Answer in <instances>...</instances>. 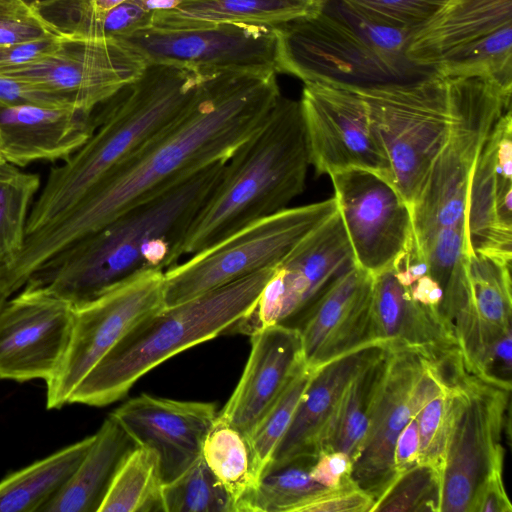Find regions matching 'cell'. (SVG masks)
<instances>
[{
  "mask_svg": "<svg viewBox=\"0 0 512 512\" xmlns=\"http://www.w3.org/2000/svg\"><path fill=\"white\" fill-rule=\"evenodd\" d=\"M280 96L272 70L209 76L176 121L110 171L58 223L25 241L10 273L27 280L64 248L127 209L187 175L228 160L265 123Z\"/></svg>",
  "mask_w": 512,
  "mask_h": 512,
  "instance_id": "1",
  "label": "cell"
},
{
  "mask_svg": "<svg viewBox=\"0 0 512 512\" xmlns=\"http://www.w3.org/2000/svg\"><path fill=\"white\" fill-rule=\"evenodd\" d=\"M226 161L179 179L76 240L41 265L24 286L77 308L138 272L171 268L181 259L187 231Z\"/></svg>",
  "mask_w": 512,
  "mask_h": 512,
  "instance_id": "2",
  "label": "cell"
},
{
  "mask_svg": "<svg viewBox=\"0 0 512 512\" xmlns=\"http://www.w3.org/2000/svg\"><path fill=\"white\" fill-rule=\"evenodd\" d=\"M211 75L162 63L142 73L99 106L89 139L51 168L30 209L25 240L63 219L110 171L176 121Z\"/></svg>",
  "mask_w": 512,
  "mask_h": 512,
  "instance_id": "3",
  "label": "cell"
},
{
  "mask_svg": "<svg viewBox=\"0 0 512 512\" xmlns=\"http://www.w3.org/2000/svg\"><path fill=\"white\" fill-rule=\"evenodd\" d=\"M449 125L411 216L415 244L429 274L445 290L473 252L466 231V201L477 157L511 92L489 78L445 77Z\"/></svg>",
  "mask_w": 512,
  "mask_h": 512,
  "instance_id": "4",
  "label": "cell"
},
{
  "mask_svg": "<svg viewBox=\"0 0 512 512\" xmlns=\"http://www.w3.org/2000/svg\"><path fill=\"white\" fill-rule=\"evenodd\" d=\"M310 156L299 100L280 96L265 123L225 162L190 225L181 258L287 208L305 189Z\"/></svg>",
  "mask_w": 512,
  "mask_h": 512,
  "instance_id": "5",
  "label": "cell"
},
{
  "mask_svg": "<svg viewBox=\"0 0 512 512\" xmlns=\"http://www.w3.org/2000/svg\"><path fill=\"white\" fill-rule=\"evenodd\" d=\"M274 268L262 269L146 317L82 379L68 404L100 407L114 403L162 362L234 328L254 309Z\"/></svg>",
  "mask_w": 512,
  "mask_h": 512,
  "instance_id": "6",
  "label": "cell"
},
{
  "mask_svg": "<svg viewBox=\"0 0 512 512\" xmlns=\"http://www.w3.org/2000/svg\"><path fill=\"white\" fill-rule=\"evenodd\" d=\"M276 73L352 86L404 82L435 71L376 47L342 0H327L314 13L274 27Z\"/></svg>",
  "mask_w": 512,
  "mask_h": 512,
  "instance_id": "7",
  "label": "cell"
},
{
  "mask_svg": "<svg viewBox=\"0 0 512 512\" xmlns=\"http://www.w3.org/2000/svg\"><path fill=\"white\" fill-rule=\"evenodd\" d=\"M346 86L365 102L389 161L390 183L411 212L446 138L449 125L446 78L434 72L404 82Z\"/></svg>",
  "mask_w": 512,
  "mask_h": 512,
  "instance_id": "8",
  "label": "cell"
},
{
  "mask_svg": "<svg viewBox=\"0 0 512 512\" xmlns=\"http://www.w3.org/2000/svg\"><path fill=\"white\" fill-rule=\"evenodd\" d=\"M337 211L334 197L285 208L167 269L165 307L266 268L276 267L311 231Z\"/></svg>",
  "mask_w": 512,
  "mask_h": 512,
  "instance_id": "9",
  "label": "cell"
},
{
  "mask_svg": "<svg viewBox=\"0 0 512 512\" xmlns=\"http://www.w3.org/2000/svg\"><path fill=\"white\" fill-rule=\"evenodd\" d=\"M440 309L469 372L511 389V265L471 252Z\"/></svg>",
  "mask_w": 512,
  "mask_h": 512,
  "instance_id": "10",
  "label": "cell"
},
{
  "mask_svg": "<svg viewBox=\"0 0 512 512\" xmlns=\"http://www.w3.org/2000/svg\"><path fill=\"white\" fill-rule=\"evenodd\" d=\"M451 385L440 512H472L483 482L503 472L502 432L511 389L468 370Z\"/></svg>",
  "mask_w": 512,
  "mask_h": 512,
  "instance_id": "11",
  "label": "cell"
},
{
  "mask_svg": "<svg viewBox=\"0 0 512 512\" xmlns=\"http://www.w3.org/2000/svg\"><path fill=\"white\" fill-rule=\"evenodd\" d=\"M165 271L138 272L74 308L70 341L57 373L46 381L47 409L68 404L93 367L138 323L164 304Z\"/></svg>",
  "mask_w": 512,
  "mask_h": 512,
  "instance_id": "12",
  "label": "cell"
},
{
  "mask_svg": "<svg viewBox=\"0 0 512 512\" xmlns=\"http://www.w3.org/2000/svg\"><path fill=\"white\" fill-rule=\"evenodd\" d=\"M355 265L338 211L305 236L274 268L251 313L234 328L251 335L300 317Z\"/></svg>",
  "mask_w": 512,
  "mask_h": 512,
  "instance_id": "13",
  "label": "cell"
},
{
  "mask_svg": "<svg viewBox=\"0 0 512 512\" xmlns=\"http://www.w3.org/2000/svg\"><path fill=\"white\" fill-rule=\"evenodd\" d=\"M299 102L317 175L362 169L390 183L388 158L356 92L343 84L305 82Z\"/></svg>",
  "mask_w": 512,
  "mask_h": 512,
  "instance_id": "14",
  "label": "cell"
},
{
  "mask_svg": "<svg viewBox=\"0 0 512 512\" xmlns=\"http://www.w3.org/2000/svg\"><path fill=\"white\" fill-rule=\"evenodd\" d=\"M117 39L141 54L147 64H172L203 75L275 71L274 27L224 23L210 28L166 29L148 25Z\"/></svg>",
  "mask_w": 512,
  "mask_h": 512,
  "instance_id": "15",
  "label": "cell"
},
{
  "mask_svg": "<svg viewBox=\"0 0 512 512\" xmlns=\"http://www.w3.org/2000/svg\"><path fill=\"white\" fill-rule=\"evenodd\" d=\"M147 66L144 57L118 39L68 41L34 63L0 74L29 82L92 114Z\"/></svg>",
  "mask_w": 512,
  "mask_h": 512,
  "instance_id": "16",
  "label": "cell"
},
{
  "mask_svg": "<svg viewBox=\"0 0 512 512\" xmlns=\"http://www.w3.org/2000/svg\"><path fill=\"white\" fill-rule=\"evenodd\" d=\"M329 177L355 264L372 276L392 267L414 241L406 202L391 183L366 170Z\"/></svg>",
  "mask_w": 512,
  "mask_h": 512,
  "instance_id": "17",
  "label": "cell"
},
{
  "mask_svg": "<svg viewBox=\"0 0 512 512\" xmlns=\"http://www.w3.org/2000/svg\"><path fill=\"white\" fill-rule=\"evenodd\" d=\"M74 307L40 289L23 287L0 310V379L48 381L65 357Z\"/></svg>",
  "mask_w": 512,
  "mask_h": 512,
  "instance_id": "18",
  "label": "cell"
},
{
  "mask_svg": "<svg viewBox=\"0 0 512 512\" xmlns=\"http://www.w3.org/2000/svg\"><path fill=\"white\" fill-rule=\"evenodd\" d=\"M466 231L473 252L511 265V108L493 125L473 167L466 201Z\"/></svg>",
  "mask_w": 512,
  "mask_h": 512,
  "instance_id": "19",
  "label": "cell"
},
{
  "mask_svg": "<svg viewBox=\"0 0 512 512\" xmlns=\"http://www.w3.org/2000/svg\"><path fill=\"white\" fill-rule=\"evenodd\" d=\"M110 414L138 446L156 452L165 484L201 456L203 441L218 413L213 403L173 400L144 393Z\"/></svg>",
  "mask_w": 512,
  "mask_h": 512,
  "instance_id": "20",
  "label": "cell"
},
{
  "mask_svg": "<svg viewBox=\"0 0 512 512\" xmlns=\"http://www.w3.org/2000/svg\"><path fill=\"white\" fill-rule=\"evenodd\" d=\"M421 364V352L409 348H390L365 441L351 474L356 484L374 502L396 479L394 447L400 432L412 417L410 395Z\"/></svg>",
  "mask_w": 512,
  "mask_h": 512,
  "instance_id": "21",
  "label": "cell"
},
{
  "mask_svg": "<svg viewBox=\"0 0 512 512\" xmlns=\"http://www.w3.org/2000/svg\"><path fill=\"white\" fill-rule=\"evenodd\" d=\"M373 276L356 264L335 279L300 317L303 358L319 368L371 339Z\"/></svg>",
  "mask_w": 512,
  "mask_h": 512,
  "instance_id": "22",
  "label": "cell"
},
{
  "mask_svg": "<svg viewBox=\"0 0 512 512\" xmlns=\"http://www.w3.org/2000/svg\"><path fill=\"white\" fill-rule=\"evenodd\" d=\"M250 336L251 351L241 378L219 413L247 436L305 364L297 327L278 324Z\"/></svg>",
  "mask_w": 512,
  "mask_h": 512,
  "instance_id": "23",
  "label": "cell"
},
{
  "mask_svg": "<svg viewBox=\"0 0 512 512\" xmlns=\"http://www.w3.org/2000/svg\"><path fill=\"white\" fill-rule=\"evenodd\" d=\"M93 130V113L0 104V154L17 167L36 161H65L89 139Z\"/></svg>",
  "mask_w": 512,
  "mask_h": 512,
  "instance_id": "24",
  "label": "cell"
},
{
  "mask_svg": "<svg viewBox=\"0 0 512 512\" xmlns=\"http://www.w3.org/2000/svg\"><path fill=\"white\" fill-rule=\"evenodd\" d=\"M388 347L381 341L366 343L316 369L267 471L296 460L317 458L320 436L344 388Z\"/></svg>",
  "mask_w": 512,
  "mask_h": 512,
  "instance_id": "25",
  "label": "cell"
},
{
  "mask_svg": "<svg viewBox=\"0 0 512 512\" xmlns=\"http://www.w3.org/2000/svg\"><path fill=\"white\" fill-rule=\"evenodd\" d=\"M371 339L427 356L459 348L451 324L440 309L414 301L392 267L373 276Z\"/></svg>",
  "mask_w": 512,
  "mask_h": 512,
  "instance_id": "26",
  "label": "cell"
},
{
  "mask_svg": "<svg viewBox=\"0 0 512 512\" xmlns=\"http://www.w3.org/2000/svg\"><path fill=\"white\" fill-rule=\"evenodd\" d=\"M512 25V0H446L411 33L406 56L434 70L446 56L502 27Z\"/></svg>",
  "mask_w": 512,
  "mask_h": 512,
  "instance_id": "27",
  "label": "cell"
},
{
  "mask_svg": "<svg viewBox=\"0 0 512 512\" xmlns=\"http://www.w3.org/2000/svg\"><path fill=\"white\" fill-rule=\"evenodd\" d=\"M94 435L72 476L40 512H98L116 472L138 445L111 414Z\"/></svg>",
  "mask_w": 512,
  "mask_h": 512,
  "instance_id": "28",
  "label": "cell"
},
{
  "mask_svg": "<svg viewBox=\"0 0 512 512\" xmlns=\"http://www.w3.org/2000/svg\"><path fill=\"white\" fill-rule=\"evenodd\" d=\"M313 0H183L155 10L150 25L166 29L210 28L224 23L276 27L319 9Z\"/></svg>",
  "mask_w": 512,
  "mask_h": 512,
  "instance_id": "29",
  "label": "cell"
},
{
  "mask_svg": "<svg viewBox=\"0 0 512 512\" xmlns=\"http://www.w3.org/2000/svg\"><path fill=\"white\" fill-rule=\"evenodd\" d=\"M390 348L366 364L348 382L322 431L317 456L322 452L342 451L354 464L365 441Z\"/></svg>",
  "mask_w": 512,
  "mask_h": 512,
  "instance_id": "30",
  "label": "cell"
},
{
  "mask_svg": "<svg viewBox=\"0 0 512 512\" xmlns=\"http://www.w3.org/2000/svg\"><path fill=\"white\" fill-rule=\"evenodd\" d=\"M94 438L88 436L0 480V512H40L72 476Z\"/></svg>",
  "mask_w": 512,
  "mask_h": 512,
  "instance_id": "31",
  "label": "cell"
},
{
  "mask_svg": "<svg viewBox=\"0 0 512 512\" xmlns=\"http://www.w3.org/2000/svg\"><path fill=\"white\" fill-rule=\"evenodd\" d=\"M201 457L230 495L234 512H248L260 481L248 436L218 413L203 441Z\"/></svg>",
  "mask_w": 512,
  "mask_h": 512,
  "instance_id": "32",
  "label": "cell"
},
{
  "mask_svg": "<svg viewBox=\"0 0 512 512\" xmlns=\"http://www.w3.org/2000/svg\"><path fill=\"white\" fill-rule=\"evenodd\" d=\"M158 455L137 446L116 472L98 512H164Z\"/></svg>",
  "mask_w": 512,
  "mask_h": 512,
  "instance_id": "33",
  "label": "cell"
},
{
  "mask_svg": "<svg viewBox=\"0 0 512 512\" xmlns=\"http://www.w3.org/2000/svg\"><path fill=\"white\" fill-rule=\"evenodd\" d=\"M40 184L39 174L6 161L0 164V269L9 267L23 249L31 203Z\"/></svg>",
  "mask_w": 512,
  "mask_h": 512,
  "instance_id": "34",
  "label": "cell"
},
{
  "mask_svg": "<svg viewBox=\"0 0 512 512\" xmlns=\"http://www.w3.org/2000/svg\"><path fill=\"white\" fill-rule=\"evenodd\" d=\"M434 71L443 77H485L512 90V25L461 47Z\"/></svg>",
  "mask_w": 512,
  "mask_h": 512,
  "instance_id": "35",
  "label": "cell"
},
{
  "mask_svg": "<svg viewBox=\"0 0 512 512\" xmlns=\"http://www.w3.org/2000/svg\"><path fill=\"white\" fill-rule=\"evenodd\" d=\"M316 369L303 364L248 436L259 479L267 471Z\"/></svg>",
  "mask_w": 512,
  "mask_h": 512,
  "instance_id": "36",
  "label": "cell"
},
{
  "mask_svg": "<svg viewBox=\"0 0 512 512\" xmlns=\"http://www.w3.org/2000/svg\"><path fill=\"white\" fill-rule=\"evenodd\" d=\"M313 462L300 459L266 471L249 502L248 512H297L300 505L325 488L310 477Z\"/></svg>",
  "mask_w": 512,
  "mask_h": 512,
  "instance_id": "37",
  "label": "cell"
},
{
  "mask_svg": "<svg viewBox=\"0 0 512 512\" xmlns=\"http://www.w3.org/2000/svg\"><path fill=\"white\" fill-rule=\"evenodd\" d=\"M164 512H234L233 501L200 456L163 485Z\"/></svg>",
  "mask_w": 512,
  "mask_h": 512,
  "instance_id": "38",
  "label": "cell"
},
{
  "mask_svg": "<svg viewBox=\"0 0 512 512\" xmlns=\"http://www.w3.org/2000/svg\"><path fill=\"white\" fill-rule=\"evenodd\" d=\"M442 500V472L418 464L400 474L374 502L370 512H439Z\"/></svg>",
  "mask_w": 512,
  "mask_h": 512,
  "instance_id": "39",
  "label": "cell"
},
{
  "mask_svg": "<svg viewBox=\"0 0 512 512\" xmlns=\"http://www.w3.org/2000/svg\"><path fill=\"white\" fill-rule=\"evenodd\" d=\"M152 13L147 0H127L99 16L57 25L68 41L117 39L150 25Z\"/></svg>",
  "mask_w": 512,
  "mask_h": 512,
  "instance_id": "40",
  "label": "cell"
},
{
  "mask_svg": "<svg viewBox=\"0 0 512 512\" xmlns=\"http://www.w3.org/2000/svg\"><path fill=\"white\" fill-rule=\"evenodd\" d=\"M452 393L453 386L445 380L413 415L419 432V464L433 466L441 472L450 427Z\"/></svg>",
  "mask_w": 512,
  "mask_h": 512,
  "instance_id": "41",
  "label": "cell"
},
{
  "mask_svg": "<svg viewBox=\"0 0 512 512\" xmlns=\"http://www.w3.org/2000/svg\"><path fill=\"white\" fill-rule=\"evenodd\" d=\"M63 34L59 26L25 0H0V47Z\"/></svg>",
  "mask_w": 512,
  "mask_h": 512,
  "instance_id": "42",
  "label": "cell"
},
{
  "mask_svg": "<svg viewBox=\"0 0 512 512\" xmlns=\"http://www.w3.org/2000/svg\"><path fill=\"white\" fill-rule=\"evenodd\" d=\"M384 25L413 32L428 21L446 0H343Z\"/></svg>",
  "mask_w": 512,
  "mask_h": 512,
  "instance_id": "43",
  "label": "cell"
},
{
  "mask_svg": "<svg viewBox=\"0 0 512 512\" xmlns=\"http://www.w3.org/2000/svg\"><path fill=\"white\" fill-rule=\"evenodd\" d=\"M373 504V498L351 478L337 487L323 488L297 512H370Z\"/></svg>",
  "mask_w": 512,
  "mask_h": 512,
  "instance_id": "44",
  "label": "cell"
},
{
  "mask_svg": "<svg viewBox=\"0 0 512 512\" xmlns=\"http://www.w3.org/2000/svg\"><path fill=\"white\" fill-rule=\"evenodd\" d=\"M68 42L67 35L49 36L0 47V70L25 66L39 61Z\"/></svg>",
  "mask_w": 512,
  "mask_h": 512,
  "instance_id": "45",
  "label": "cell"
},
{
  "mask_svg": "<svg viewBox=\"0 0 512 512\" xmlns=\"http://www.w3.org/2000/svg\"><path fill=\"white\" fill-rule=\"evenodd\" d=\"M0 104L38 105L72 109L59 97L52 95L29 82L3 74H0Z\"/></svg>",
  "mask_w": 512,
  "mask_h": 512,
  "instance_id": "46",
  "label": "cell"
},
{
  "mask_svg": "<svg viewBox=\"0 0 512 512\" xmlns=\"http://www.w3.org/2000/svg\"><path fill=\"white\" fill-rule=\"evenodd\" d=\"M353 461L342 451L320 453L309 469L310 477L320 485L333 488L351 479Z\"/></svg>",
  "mask_w": 512,
  "mask_h": 512,
  "instance_id": "47",
  "label": "cell"
},
{
  "mask_svg": "<svg viewBox=\"0 0 512 512\" xmlns=\"http://www.w3.org/2000/svg\"><path fill=\"white\" fill-rule=\"evenodd\" d=\"M512 505L503 482V472L491 474L479 488L472 512H511Z\"/></svg>",
  "mask_w": 512,
  "mask_h": 512,
  "instance_id": "48",
  "label": "cell"
},
{
  "mask_svg": "<svg viewBox=\"0 0 512 512\" xmlns=\"http://www.w3.org/2000/svg\"><path fill=\"white\" fill-rule=\"evenodd\" d=\"M419 445L418 425L416 418L412 416L395 443L393 461L396 478L419 464Z\"/></svg>",
  "mask_w": 512,
  "mask_h": 512,
  "instance_id": "49",
  "label": "cell"
},
{
  "mask_svg": "<svg viewBox=\"0 0 512 512\" xmlns=\"http://www.w3.org/2000/svg\"><path fill=\"white\" fill-rule=\"evenodd\" d=\"M127 0H50L37 6L43 13L49 8L67 4L71 16L68 19L91 18L99 16Z\"/></svg>",
  "mask_w": 512,
  "mask_h": 512,
  "instance_id": "50",
  "label": "cell"
},
{
  "mask_svg": "<svg viewBox=\"0 0 512 512\" xmlns=\"http://www.w3.org/2000/svg\"><path fill=\"white\" fill-rule=\"evenodd\" d=\"M406 288L417 303L430 308H441L443 289L429 273L422 275Z\"/></svg>",
  "mask_w": 512,
  "mask_h": 512,
  "instance_id": "51",
  "label": "cell"
},
{
  "mask_svg": "<svg viewBox=\"0 0 512 512\" xmlns=\"http://www.w3.org/2000/svg\"><path fill=\"white\" fill-rule=\"evenodd\" d=\"M12 295L4 289L0 284V310L5 304V302L11 297Z\"/></svg>",
  "mask_w": 512,
  "mask_h": 512,
  "instance_id": "52",
  "label": "cell"
},
{
  "mask_svg": "<svg viewBox=\"0 0 512 512\" xmlns=\"http://www.w3.org/2000/svg\"><path fill=\"white\" fill-rule=\"evenodd\" d=\"M28 3L33 4L35 7L50 0H25Z\"/></svg>",
  "mask_w": 512,
  "mask_h": 512,
  "instance_id": "53",
  "label": "cell"
},
{
  "mask_svg": "<svg viewBox=\"0 0 512 512\" xmlns=\"http://www.w3.org/2000/svg\"><path fill=\"white\" fill-rule=\"evenodd\" d=\"M315 3H317L318 5H322L323 3H325L327 0H313Z\"/></svg>",
  "mask_w": 512,
  "mask_h": 512,
  "instance_id": "54",
  "label": "cell"
},
{
  "mask_svg": "<svg viewBox=\"0 0 512 512\" xmlns=\"http://www.w3.org/2000/svg\"><path fill=\"white\" fill-rule=\"evenodd\" d=\"M5 160L3 159V157L1 156L0 154V164L3 163Z\"/></svg>",
  "mask_w": 512,
  "mask_h": 512,
  "instance_id": "55",
  "label": "cell"
},
{
  "mask_svg": "<svg viewBox=\"0 0 512 512\" xmlns=\"http://www.w3.org/2000/svg\"><path fill=\"white\" fill-rule=\"evenodd\" d=\"M1 267H2V264H1V262H0V268H1Z\"/></svg>",
  "mask_w": 512,
  "mask_h": 512,
  "instance_id": "56",
  "label": "cell"
}]
</instances>
